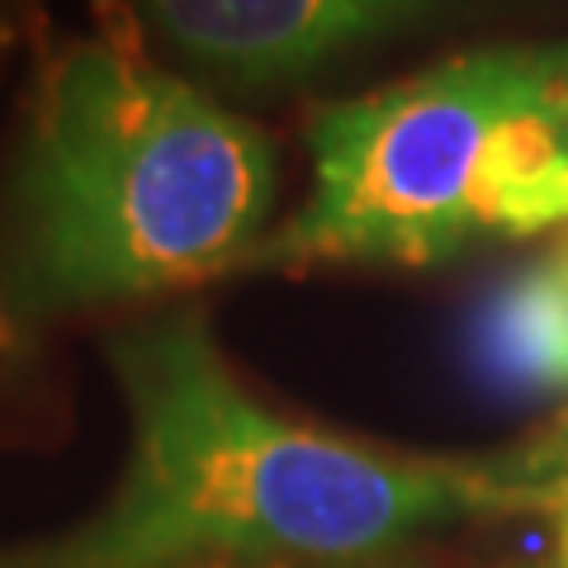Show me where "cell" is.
Instances as JSON below:
<instances>
[{
    "label": "cell",
    "mask_w": 568,
    "mask_h": 568,
    "mask_svg": "<svg viewBox=\"0 0 568 568\" xmlns=\"http://www.w3.org/2000/svg\"><path fill=\"white\" fill-rule=\"evenodd\" d=\"M104 361L129 417L110 497L0 568H317L403 555L446 530L568 503V413L521 446L426 455L271 407L200 304L119 323Z\"/></svg>",
    "instance_id": "obj_1"
},
{
    "label": "cell",
    "mask_w": 568,
    "mask_h": 568,
    "mask_svg": "<svg viewBox=\"0 0 568 568\" xmlns=\"http://www.w3.org/2000/svg\"><path fill=\"white\" fill-rule=\"evenodd\" d=\"M275 200L271 138L142 39L43 48L0 156V426L71 327L242 275Z\"/></svg>",
    "instance_id": "obj_2"
},
{
    "label": "cell",
    "mask_w": 568,
    "mask_h": 568,
    "mask_svg": "<svg viewBox=\"0 0 568 568\" xmlns=\"http://www.w3.org/2000/svg\"><path fill=\"white\" fill-rule=\"evenodd\" d=\"M304 148V200L246 271H436L564 233L568 39L469 48L323 104Z\"/></svg>",
    "instance_id": "obj_3"
},
{
    "label": "cell",
    "mask_w": 568,
    "mask_h": 568,
    "mask_svg": "<svg viewBox=\"0 0 568 568\" xmlns=\"http://www.w3.org/2000/svg\"><path fill=\"white\" fill-rule=\"evenodd\" d=\"M469 0H129L138 39L213 95H275L422 33Z\"/></svg>",
    "instance_id": "obj_4"
},
{
    "label": "cell",
    "mask_w": 568,
    "mask_h": 568,
    "mask_svg": "<svg viewBox=\"0 0 568 568\" xmlns=\"http://www.w3.org/2000/svg\"><path fill=\"white\" fill-rule=\"evenodd\" d=\"M469 351L493 394L517 403L568 398V261L559 246L484 294Z\"/></svg>",
    "instance_id": "obj_5"
},
{
    "label": "cell",
    "mask_w": 568,
    "mask_h": 568,
    "mask_svg": "<svg viewBox=\"0 0 568 568\" xmlns=\"http://www.w3.org/2000/svg\"><path fill=\"white\" fill-rule=\"evenodd\" d=\"M39 20H43V0H0V85H6V77L24 58L29 39L39 33Z\"/></svg>",
    "instance_id": "obj_6"
},
{
    "label": "cell",
    "mask_w": 568,
    "mask_h": 568,
    "mask_svg": "<svg viewBox=\"0 0 568 568\" xmlns=\"http://www.w3.org/2000/svg\"><path fill=\"white\" fill-rule=\"evenodd\" d=\"M317 568H417V564H407L403 555H388V559H361V564H317Z\"/></svg>",
    "instance_id": "obj_7"
},
{
    "label": "cell",
    "mask_w": 568,
    "mask_h": 568,
    "mask_svg": "<svg viewBox=\"0 0 568 568\" xmlns=\"http://www.w3.org/2000/svg\"><path fill=\"white\" fill-rule=\"evenodd\" d=\"M559 521H564V568H568V503H564V511H559Z\"/></svg>",
    "instance_id": "obj_8"
},
{
    "label": "cell",
    "mask_w": 568,
    "mask_h": 568,
    "mask_svg": "<svg viewBox=\"0 0 568 568\" xmlns=\"http://www.w3.org/2000/svg\"><path fill=\"white\" fill-rule=\"evenodd\" d=\"M559 252H564V261H568V242H559Z\"/></svg>",
    "instance_id": "obj_9"
}]
</instances>
